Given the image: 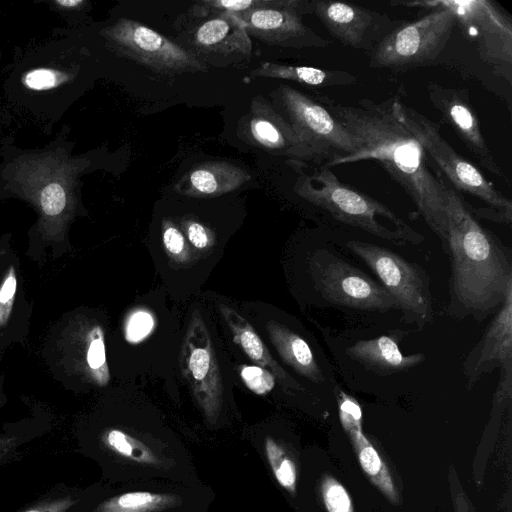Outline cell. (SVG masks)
Masks as SVG:
<instances>
[{
	"label": "cell",
	"instance_id": "cell-24",
	"mask_svg": "<svg viewBox=\"0 0 512 512\" xmlns=\"http://www.w3.org/2000/svg\"><path fill=\"white\" fill-rule=\"evenodd\" d=\"M245 436L278 487L290 496H295L298 467L289 445L264 423L246 430Z\"/></svg>",
	"mask_w": 512,
	"mask_h": 512
},
{
	"label": "cell",
	"instance_id": "cell-31",
	"mask_svg": "<svg viewBox=\"0 0 512 512\" xmlns=\"http://www.w3.org/2000/svg\"><path fill=\"white\" fill-rule=\"evenodd\" d=\"M43 433L44 428L35 419L5 424L0 431V468L22 459L30 443Z\"/></svg>",
	"mask_w": 512,
	"mask_h": 512
},
{
	"label": "cell",
	"instance_id": "cell-40",
	"mask_svg": "<svg viewBox=\"0 0 512 512\" xmlns=\"http://www.w3.org/2000/svg\"><path fill=\"white\" fill-rule=\"evenodd\" d=\"M8 118L6 116V113L3 111L2 107L0 106V141L4 138L3 131L7 124Z\"/></svg>",
	"mask_w": 512,
	"mask_h": 512
},
{
	"label": "cell",
	"instance_id": "cell-15",
	"mask_svg": "<svg viewBox=\"0 0 512 512\" xmlns=\"http://www.w3.org/2000/svg\"><path fill=\"white\" fill-rule=\"evenodd\" d=\"M309 269L315 288L329 303L380 313L398 309L380 283L330 252H316L310 259Z\"/></svg>",
	"mask_w": 512,
	"mask_h": 512
},
{
	"label": "cell",
	"instance_id": "cell-34",
	"mask_svg": "<svg viewBox=\"0 0 512 512\" xmlns=\"http://www.w3.org/2000/svg\"><path fill=\"white\" fill-rule=\"evenodd\" d=\"M321 493L328 512H354L346 489L332 476H323Z\"/></svg>",
	"mask_w": 512,
	"mask_h": 512
},
{
	"label": "cell",
	"instance_id": "cell-14",
	"mask_svg": "<svg viewBox=\"0 0 512 512\" xmlns=\"http://www.w3.org/2000/svg\"><path fill=\"white\" fill-rule=\"evenodd\" d=\"M450 9L463 33L476 44L481 60L511 83L512 19L489 0H434Z\"/></svg>",
	"mask_w": 512,
	"mask_h": 512
},
{
	"label": "cell",
	"instance_id": "cell-5",
	"mask_svg": "<svg viewBox=\"0 0 512 512\" xmlns=\"http://www.w3.org/2000/svg\"><path fill=\"white\" fill-rule=\"evenodd\" d=\"M54 34L15 55L2 85L6 101L48 134L80 95L87 56L75 29H56Z\"/></svg>",
	"mask_w": 512,
	"mask_h": 512
},
{
	"label": "cell",
	"instance_id": "cell-6",
	"mask_svg": "<svg viewBox=\"0 0 512 512\" xmlns=\"http://www.w3.org/2000/svg\"><path fill=\"white\" fill-rule=\"evenodd\" d=\"M298 172L295 193L333 218L396 245L420 244L424 236L393 210L341 182L328 167L307 171L304 163H289Z\"/></svg>",
	"mask_w": 512,
	"mask_h": 512
},
{
	"label": "cell",
	"instance_id": "cell-3",
	"mask_svg": "<svg viewBox=\"0 0 512 512\" xmlns=\"http://www.w3.org/2000/svg\"><path fill=\"white\" fill-rule=\"evenodd\" d=\"M64 125L42 148H22L14 137L0 141V200L28 203L37 213L29 235L45 246L68 244V230L83 209L81 177L94 167L91 153L74 154Z\"/></svg>",
	"mask_w": 512,
	"mask_h": 512
},
{
	"label": "cell",
	"instance_id": "cell-13",
	"mask_svg": "<svg viewBox=\"0 0 512 512\" xmlns=\"http://www.w3.org/2000/svg\"><path fill=\"white\" fill-rule=\"evenodd\" d=\"M181 369L205 424L217 430L226 424L224 386L209 330L195 310L184 337Z\"/></svg>",
	"mask_w": 512,
	"mask_h": 512
},
{
	"label": "cell",
	"instance_id": "cell-18",
	"mask_svg": "<svg viewBox=\"0 0 512 512\" xmlns=\"http://www.w3.org/2000/svg\"><path fill=\"white\" fill-rule=\"evenodd\" d=\"M211 14V13H208ZM206 19L185 32L188 49L206 65H235L247 61L252 52V42L244 22L228 11L204 15Z\"/></svg>",
	"mask_w": 512,
	"mask_h": 512
},
{
	"label": "cell",
	"instance_id": "cell-20",
	"mask_svg": "<svg viewBox=\"0 0 512 512\" xmlns=\"http://www.w3.org/2000/svg\"><path fill=\"white\" fill-rule=\"evenodd\" d=\"M243 139L269 153L286 156L289 163H307L290 124L263 97L254 98L239 125Z\"/></svg>",
	"mask_w": 512,
	"mask_h": 512
},
{
	"label": "cell",
	"instance_id": "cell-7",
	"mask_svg": "<svg viewBox=\"0 0 512 512\" xmlns=\"http://www.w3.org/2000/svg\"><path fill=\"white\" fill-rule=\"evenodd\" d=\"M215 498L213 488L204 482L100 480L83 488L75 512H208Z\"/></svg>",
	"mask_w": 512,
	"mask_h": 512
},
{
	"label": "cell",
	"instance_id": "cell-37",
	"mask_svg": "<svg viewBox=\"0 0 512 512\" xmlns=\"http://www.w3.org/2000/svg\"><path fill=\"white\" fill-rule=\"evenodd\" d=\"M39 3L46 4L49 10L62 16L71 25L89 9L87 0H47Z\"/></svg>",
	"mask_w": 512,
	"mask_h": 512
},
{
	"label": "cell",
	"instance_id": "cell-33",
	"mask_svg": "<svg viewBox=\"0 0 512 512\" xmlns=\"http://www.w3.org/2000/svg\"><path fill=\"white\" fill-rule=\"evenodd\" d=\"M162 242L167 255L180 264H187L192 259V250L182 230L174 222H162Z\"/></svg>",
	"mask_w": 512,
	"mask_h": 512
},
{
	"label": "cell",
	"instance_id": "cell-32",
	"mask_svg": "<svg viewBox=\"0 0 512 512\" xmlns=\"http://www.w3.org/2000/svg\"><path fill=\"white\" fill-rule=\"evenodd\" d=\"M83 488L59 482L15 512H75Z\"/></svg>",
	"mask_w": 512,
	"mask_h": 512
},
{
	"label": "cell",
	"instance_id": "cell-16",
	"mask_svg": "<svg viewBox=\"0 0 512 512\" xmlns=\"http://www.w3.org/2000/svg\"><path fill=\"white\" fill-rule=\"evenodd\" d=\"M306 14H311V1L275 0L271 6L236 15L244 22L249 36L266 44L295 49L326 48L329 41L303 22Z\"/></svg>",
	"mask_w": 512,
	"mask_h": 512
},
{
	"label": "cell",
	"instance_id": "cell-10",
	"mask_svg": "<svg viewBox=\"0 0 512 512\" xmlns=\"http://www.w3.org/2000/svg\"><path fill=\"white\" fill-rule=\"evenodd\" d=\"M394 106L453 189L483 201L490 209L512 217V202L488 181L482 172L458 154L443 138L440 127L417 110L393 97Z\"/></svg>",
	"mask_w": 512,
	"mask_h": 512
},
{
	"label": "cell",
	"instance_id": "cell-29",
	"mask_svg": "<svg viewBox=\"0 0 512 512\" xmlns=\"http://www.w3.org/2000/svg\"><path fill=\"white\" fill-rule=\"evenodd\" d=\"M358 460L371 482L377 486L392 502H398V496L393 479L377 450L363 435L361 428L347 431Z\"/></svg>",
	"mask_w": 512,
	"mask_h": 512
},
{
	"label": "cell",
	"instance_id": "cell-26",
	"mask_svg": "<svg viewBox=\"0 0 512 512\" xmlns=\"http://www.w3.org/2000/svg\"><path fill=\"white\" fill-rule=\"evenodd\" d=\"M219 310L235 343L255 365L272 373L285 389L292 391L302 389L301 385L274 360L258 333L241 314L224 304L219 305Z\"/></svg>",
	"mask_w": 512,
	"mask_h": 512
},
{
	"label": "cell",
	"instance_id": "cell-28",
	"mask_svg": "<svg viewBox=\"0 0 512 512\" xmlns=\"http://www.w3.org/2000/svg\"><path fill=\"white\" fill-rule=\"evenodd\" d=\"M253 77L281 79L312 87L347 86L356 83L355 75L342 70H329L312 66H296L263 62L250 73Z\"/></svg>",
	"mask_w": 512,
	"mask_h": 512
},
{
	"label": "cell",
	"instance_id": "cell-22",
	"mask_svg": "<svg viewBox=\"0 0 512 512\" xmlns=\"http://www.w3.org/2000/svg\"><path fill=\"white\" fill-rule=\"evenodd\" d=\"M24 292L20 284L18 258L0 244V342L22 340L28 324Z\"/></svg>",
	"mask_w": 512,
	"mask_h": 512
},
{
	"label": "cell",
	"instance_id": "cell-19",
	"mask_svg": "<svg viewBox=\"0 0 512 512\" xmlns=\"http://www.w3.org/2000/svg\"><path fill=\"white\" fill-rule=\"evenodd\" d=\"M427 93L441 119L454 130L478 164L493 175L505 178L484 138L468 90L429 82Z\"/></svg>",
	"mask_w": 512,
	"mask_h": 512
},
{
	"label": "cell",
	"instance_id": "cell-17",
	"mask_svg": "<svg viewBox=\"0 0 512 512\" xmlns=\"http://www.w3.org/2000/svg\"><path fill=\"white\" fill-rule=\"evenodd\" d=\"M311 14L343 45L367 53L401 23L388 14L331 0H312Z\"/></svg>",
	"mask_w": 512,
	"mask_h": 512
},
{
	"label": "cell",
	"instance_id": "cell-21",
	"mask_svg": "<svg viewBox=\"0 0 512 512\" xmlns=\"http://www.w3.org/2000/svg\"><path fill=\"white\" fill-rule=\"evenodd\" d=\"M497 367L512 370V292L507 294L482 337L463 361L467 387L472 388L483 375Z\"/></svg>",
	"mask_w": 512,
	"mask_h": 512
},
{
	"label": "cell",
	"instance_id": "cell-36",
	"mask_svg": "<svg viewBox=\"0 0 512 512\" xmlns=\"http://www.w3.org/2000/svg\"><path fill=\"white\" fill-rule=\"evenodd\" d=\"M240 376L252 392L258 395H266L275 387V377L268 370L257 366H242Z\"/></svg>",
	"mask_w": 512,
	"mask_h": 512
},
{
	"label": "cell",
	"instance_id": "cell-2",
	"mask_svg": "<svg viewBox=\"0 0 512 512\" xmlns=\"http://www.w3.org/2000/svg\"><path fill=\"white\" fill-rule=\"evenodd\" d=\"M317 101L347 130L357 147L354 154L335 161L330 168L363 160L378 162L410 197L444 247L448 186L431 171L424 148L400 118L393 97L382 101L364 98L357 105H344L326 95H318Z\"/></svg>",
	"mask_w": 512,
	"mask_h": 512
},
{
	"label": "cell",
	"instance_id": "cell-39",
	"mask_svg": "<svg viewBox=\"0 0 512 512\" xmlns=\"http://www.w3.org/2000/svg\"><path fill=\"white\" fill-rule=\"evenodd\" d=\"M152 326L149 316L146 314H138L131 320L129 325V334L133 339H139L147 334Z\"/></svg>",
	"mask_w": 512,
	"mask_h": 512
},
{
	"label": "cell",
	"instance_id": "cell-12",
	"mask_svg": "<svg viewBox=\"0 0 512 512\" xmlns=\"http://www.w3.org/2000/svg\"><path fill=\"white\" fill-rule=\"evenodd\" d=\"M105 48L166 76L205 72L208 66L192 52L135 20L121 17L97 31Z\"/></svg>",
	"mask_w": 512,
	"mask_h": 512
},
{
	"label": "cell",
	"instance_id": "cell-25",
	"mask_svg": "<svg viewBox=\"0 0 512 512\" xmlns=\"http://www.w3.org/2000/svg\"><path fill=\"white\" fill-rule=\"evenodd\" d=\"M401 332L359 340L349 346L346 353L351 359L378 375L386 376L405 372L424 362L425 355L422 353L403 355L399 348Z\"/></svg>",
	"mask_w": 512,
	"mask_h": 512
},
{
	"label": "cell",
	"instance_id": "cell-8",
	"mask_svg": "<svg viewBox=\"0 0 512 512\" xmlns=\"http://www.w3.org/2000/svg\"><path fill=\"white\" fill-rule=\"evenodd\" d=\"M393 6L429 9L412 22H403L368 52L375 69H408L431 64L444 50L456 26L453 12L434 0L393 1Z\"/></svg>",
	"mask_w": 512,
	"mask_h": 512
},
{
	"label": "cell",
	"instance_id": "cell-4",
	"mask_svg": "<svg viewBox=\"0 0 512 512\" xmlns=\"http://www.w3.org/2000/svg\"><path fill=\"white\" fill-rule=\"evenodd\" d=\"M447 235L443 249L450 258L447 313L477 322L494 315L512 292L509 249L484 228L470 206L452 188L445 196Z\"/></svg>",
	"mask_w": 512,
	"mask_h": 512
},
{
	"label": "cell",
	"instance_id": "cell-9",
	"mask_svg": "<svg viewBox=\"0 0 512 512\" xmlns=\"http://www.w3.org/2000/svg\"><path fill=\"white\" fill-rule=\"evenodd\" d=\"M272 97L295 132L307 163L330 168L357 151L352 136L319 101L286 84L273 91Z\"/></svg>",
	"mask_w": 512,
	"mask_h": 512
},
{
	"label": "cell",
	"instance_id": "cell-38",
	"mask_svg": "<svg viewBox=\"0 0 512 512\" xmlns=\"http://www.w3.org/2000/svg\"><path fill=\"white\" fill-rule=\"evenodd\" d=\"M338 403L340 421L345 431L361 428L362 411L358 402L346 393L340 392Z\"/></svg>",
	"mask_w": 512,
	"mask_h": 512
},
{
	"label": "cell",
	"instance_id": "cell-23",
	"mask_svg": "<svg viewBox=\"0 0 512 512\" xmlns=\"http://www.w3.org/2000/svg\"><path fill=\"white\" fill-rule=\"evenodd\" d=\"M250 179L245 169L228 161H206L186 172L174 189L188 197L213 198L238 189Z\"/></svg>",
	"mask_w": 512,
	"mask_h": 512
},
{
	"label": "cell",
	"instance_id": "cell-41",
	"mask_svg": "<svg viewBox=\"0 0 512 512\" xmlns=\"http://www.w3.org/2000/svg\"><path fill=\"white\" fill-rule=\"evenodd\" d=\"M1 57H2V53H1V48H0V59H1Z\"/></svg>",
	"mask_w": 512,
	"mask_h": 512
},
{
	"label": "cell",
	"instance_id": "cell-1",
	"mask_svg": "<svg viewBox=\"0 0 512 512\" xmlns=\"http://www.w3.org/2000/svg\"><path fill=\"white\" fill-rule=\"evenodd\" d=\"M74 438V451L99 467L101 481L203 482L187 446L150 412L98 409L76 424Z\"/></svg>",
	"mask_w": 512,
	"mask_h": 512
},
{
	"label": "cell",
	"instance_id": "cell-11",
	"mask_svg": "<svg viewBox=\"0 0 512 512\" xmlns=\"http://www.w3.org/2000/svg\"><path fill=\"white\" fill-rule=\"evenodd\" d=\"M346 247L363 260L393 297L403 320L419 330L433 320L430 279L418 264L411 263L385 247L349 240Z\"/></svg>",
	"mask_w": 512,
	"mask_h": 512
},
{
	"label": "cell",
	"instance_id": "cell-27",
	"mask_svg": "<svg viewBox=\"0 0 512 512\" xmlns=\"http://www.w3.org/2000/svg\"><path fill=\"white\" fill-rule=\"evenodd\" d=\"M265 327L271 343L287 365L309 381L324 382L314 354L301 336L274 320L268 321Z\"/></svg>",
	"mask_w": 512,
	"mask_h": 512
},
{
	"label": "cell",
	"instance_id": "cell-30",
	"mask_svg": "<svg viewBox=\"0 0 512 512\" xmlns=\"http://www.w3.org/2000/svg\"><path fill=\"white\" fill-rule=\"evenodd\" d=\"M104 332L100 325L93 324L84 334V341L76 353L80 356L81 370L94 383L103 387L110 380L109 368L106 359Z\"/></svg>",
	"mask_w": 512,
	"mask_h": 512
},
{
	"label": "cell",
	"instance_id": "cell-35",
	"mask_svg": "<svg viewBox=\"0 0 512 512\" xmlns=\"http://www.w3.org/2000/svg\"><path fill=\"white\" fill-rule=\"evenodd\" d=\"M182 232L189 245L199 253L209 252L215 243L211 230L197 220L184 219L182 221Z\"/></svg>",
	"mask_w": 512,
	"mask_h": 512
}]
</instances>
